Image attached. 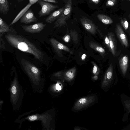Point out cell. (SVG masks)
I'll list each match as a JSON object with an SVG mask.
<instances>
[{
	"instance_id": "obj_3",
	"label": "cell",
	"mask_w": 130,
	"mask_h": 130,
	"mask_svg": "<svg viewBox=\"0 0 130 130\" xmlns=\"http://www.w3.org/2000/svg\"><path fill=\"white\" fill-rule=\"evenodd\" d=\"M38 3L41 7V9L38 13L40 17L48 15L51 12L59 7L57 5L41 0H39Z\"/></svg>"
},
{
	"instance_id": "obj_10",
	"label": "cell",
	"mask_w": 130,
	"mask_h": 130,
	"mask_svg": "<svg viewBox=\"0 0 130 130\" xmlns=\"http://www.w3.org/2000/svg\"><path fill=\"white\" fill-rule=\"evenodd\" d=\"M108 36L109 39L110 51L114 55L115 54L117 48V41L115 35L112 32H109L108 33Z\"/></svg>"
},
{
	"instance_id": "obj_27",
	"label": "cell",
	"mask_w": 130,
	"mask_h": 130,
	"mask_svg": "<svg viewBox=\"0 0 130 130\" xmlns=\"http://www.w3.org/2000/svg\"><path fill=\"white\" fill-rule=\"evenodd\" d=\"M47 2L52 3H58L57 2L56 0H41Z\"/></svg>"
},
{
	"instance_id": "obj_7",
	"label": "cell",
	"mask_w": 130,
	"mask_h": 130,
	"mask_svg": "<svg viewBox=\"0 0 130 130\" xmlns=\"http://www.w3.org/2000/svg\"><path fill=\"white\" fill-rule=\"evenodd\" d=\"M38 20L35 16L33 12L31 9L26 11L20 19L21 23L25 24L36 22Z\"/></svg>"
},
{
	"instance_id": "obj_34",
	"label": "cell",
	"mask_w": 130,
	"mask_h": 130,
	"mask_svg": "<svg viewBox=\"0 0 130 130\" xmlns=\"http://www.w3.org/2000/svg\"><path fill=\"white\" fill-rule=\"evenodd\" d=\"M23 0H17V1L18 2H21Z\"/></svg>"
},
{
	"instance_id": "obj_22",
	"label": "cell",
	"mask_w": 130,
	"mask_h": 130,
	"mask_svg": "<svg viewBox=\"0 0 130 130\" xmlns=\"http://www.w3.org/2000/svg\"><path fill=\"white\" fill-rule=\"evenodd\" d=\"M104 41L105 44L110 51V48L109 44V39L108 36H105Z\"/></svg>"
},
{
	"instance_id": "obj_30",
	"label": "cell",
	"mask_w": 130,
	"mask_h": 130,
	"mask_svg": "<svg viewBox=\"0 0 130 130\" xmlns=\"http://www.w3.org/2000/svg\"><path fill=\"white\" fill-rule=\"evenodd\" d=\"M87 57V55L85 54H83L81 57V59L83 60H85Z\"/></svg>"
},
{
	"instance_id": "obj_35",
	"label": "cell",
	"mask_w": 130,
	"mask_h": 130,
	"mask_svg": "<svg viewBox=\"0 0 130 130\" xmlns=\"http://www.w3.org/2000/svg\"></svg>"
},
{
	"instance_id": "obj_6",
	"label": "cell",
	"mask_w": 130,
	"mask_h": 130,
	"mask_svg": "<svg viewBox=\"0 0 130 130\" xmlns=\"http://www.w3.org/2000/svg\"><path fill=\"white\" fill-rule=\"evenodd\" d=\"M46 24L39 22L29 25H21L22 28L26 32L31 33H36L41 32L45 27Z\"/></svg>"
},
{
	"instance_id": "obj_24",
	"label": "cell",
	"mask_w": 130,
	"mask_h": 130,
	"mask_svg": "<svg viewBox=\"0 0 130 130\" xmlns=\"http://www.w3.org/2000/svg\"><path fill=\"white\" fill-rule=\"evenodd\" d=\"M87 102L86 99L84 98H83L80 99L79 100V102L80 103L83 104Z\"/></svg>"
},
{
	"instance_id": "obj_23",
	"label": "cell",
	"mask_w": 130,
	"mask_h": 130,
	"mask_svg": "<svg viewBox=\"0 0 130 130\" xmlns=\"http://www.w3.org/2000/svg\"><path fill=\"white\" fill-rule=\"evenodd\" d=\"M70 39V36L69 35H66L62 38V39L65 42H69Z\"/></svg>"
},
{
	"instance_id": "obj_28",
	"label": "cell",
	"mask_w": 130,
	"mask_h": 130,
	"mask_svg": "<svg viewBox=\"0 0 130 130\" xmlns=\"http://www.w3.org/2000/svg\"><path fill=\"white\" fill-rule=\"evenodd\" d=\"M56 89L58 90H59L61 89V88L59 84H57L56 85Z\"/></svg>"
},
{
	"instance_id": "obj_2",
	"label": "cell",
	"mask_w": 130,
	"mask_h": 130,
	"mask_svg": "<svg viewBox=\"0 0 130 130\" xmlns=\"http://www.w3.org/2000/svg\"><path fill=\"white\" fill-rule=\"evenodd\" d=\"M72 10V0H69L64 6L63 12L54 23L53 28L61 27L67 25L66 22L70 18Z\"/></svg>"
},
{
	"instance_id": "obj_1",
	"label": "cell",
	"mask_w": 130,
	"mask_h": 130,
	"mask_svg": "<svg viewBox=\"0 0 130 130\" xmlns=\"http://www.w3.org/2000/svg\"><path fill=\"white\" fill-rule=\"evenodd\" d=\"M5 37L7 42L12 46L22 52L32 54L40 61H43L44 54L26 38L21 35L9 33L6 34Z\"/></svg>"
},
{
	"instance_id": "obj_25",
	"label": "cell",
	"mask_w": 130,
	"mask_h": 130,
	"mask_svg": "<svg viewBox=\"0 0 130 130\" xmlns=\"http://www.w3.org/2000/svg\"><path fill=\"white\" fill-rule=\"evenodd\" d=\"M37 118V117L35 115H33L30 116L29 118V119L30 121H34L36 120Z\"/></svg>"
},
{
	"instance_id": "obj_31",
	"label": "cell",
	"mask_w": 130,
	"mask_h": 130,
	"mask_svg": "<svg viewBox=\"0 0 130 130\" xmlns=\"http://www.w3.org/2000/svg\"><path fill=\"white\" fill-rule=\"evenodd\" d=\"M29 1L31 4H33L37 2L39 0H29Z\"/></svg>"
},
{
	"instance_id": "obj_19",
	"label": "cell",
	"mask_w": 130,
	"mask_h": 130,
	"mask_svg": "<svg viewBox=\"0 0 130 130\" xmlns=\"http://www.w3.org/2000/svg\"><path fill=\"white\" fill-rule=\"evenodd\" d=\"M91 63L93 65L92 72L93 74H96L99 73L100 69L97 65L93 61H91Z\"/></svg>"
},
{
	"instance_id": "obj_21",
	"label": "cell",
	"mask_w": 130,
	"mask_h": 130,
	"mask_svg": "<svg viewBox=\"0 0 130 130\" xmlns=\"http://www.w3.org/2000/svg\"><path fill=\"white\" fill-rule=\"evenodd\" d=\"M116 2V0H108L106 4L107 6H112L115 5Z\"/></svg>"
},
{
	"instance_id": "obj_26",
	"label": "cell",
	"mask_w": 130,
	"mask_h": 130,
	"mask_svg": "<svg viewBox=\"0 0 130 130\" xmlns=\"http://www.w3.org/2000/svg\"><path fill=\"white\" fill-rule=\"evenodd\" d=\"M11 91L13 94H15L17 92V89L15 86H13L11 88Z\"/></svg>"
},
{
	"instance_id": "obj_8",
	"label": "cell",
	"mask_w": 130,
	"mask_h": 130,
	"mask_svg": "<svg viewBox=\"0 0 130 130\" xmlns=\"http://www.w3.org/2000/svg\"><path fill=\"white\" fill-rule=\"evenodd\" d=\"M116 32L121 43L125 47L128 45V39L126 35L121 26L119 24L116 26Z\"/></svg>"
},
{
	"instance_id": "obj_14",
	"label": "cell",
	"mask_w": 130,
	"mask_h": 130,
	"mask_svg": "<svg viewBox=\"0 0 130 130\" xmlns=\"http://www.w3.org/2000/svg\"><path fill=\"white\" fill-rule=\"evenodd\" d=\"M9 10L8 0H0V12L4 15L7 14Z\"/></svg>"
},
{
	"instance_id": "obj_12",
	"label": "cell",
	"mask_w": 130,
	"mask_h": 130,
	"mask_svg": "<svg viewBox=\"0 0 130 130\" xmlns=\"http://www.w3.org/2000/svg\"><path fill=\"white\" fill-rule=\"evenodd\" d=\"M89 45L91 48L99 53L102 56H103L104 55L105 53V50L98 44L93 41H91L89 43Z\"/></svg>"
},
{
	"instance_id": "obj_20",
	"label": "cell",
	"mask_w": 130,
	"mask_h": 130,
	"mask_svg": "<svg viewBox=\"0 0 130 130\" xmlns=\"http://www.w3.org/2000/svg\"><path fill=\"white\" fill-rule=\"evenodd\" d=\"M121 23L124 28L127 30L128 27V23L125 18L122 19L121 21Z\"/></svg>"
},
{
	"instance_id": "obj_13",
	"label": "cell",
	"mask_w": 130,
	"mask_h": 130,
	"mask_svg": "<svg viewBox=\"0 0 130 130\" xmlns=\"http://www.w3.org/2000/svg\"><path fill=\"white\" fill-rule=\"evenodd\" d=\"M10 26L1 17L0 18V34H3L5 32H12V29Z\"/></svg>"
},
{
	"instance_id": "obj_15",
	"label": "cell",
	"mask_w": 130,
	"mask_h": 130,
	"mask_svg": "<svg viewBox=\"0 0 130 130\" xmlns=\"http://www.w3.org/2000/svg\"><path fill=\"white\" fill-rule=\"evenodd\" d=\"M98 19L103 23L110 24L113 22L112 20L108 16L103 14H99L97 16Z\"/></svg>"
},
{
	"instance_id": "obj_18",
	"label": "cell",
	"mask_w": 130,
	"mask_h": 130,
	"mask_svg": "<svg viewBox=\"0 0 130 130\" xmlns=\"http://www.w3.org/2000/svg\"><path fill=\"white\" fill-rule=\"evenodd\" d=\"M112 73L113 66L112 63H111L106 71L105 75L106 77L108 79H110L112 76Z\"/></svg>"
},
{
	"instance_id": "obj_17",
	"label": "cell",
	"mask_w": 130,
	"mask_h": 130,
	"mask_svg": "<svg viewBox=\"0 0 130 130\" xmlns=\"http://www.w3.org/2000/svg\"><path fill=\"white\" fill-rule=\"evenodd\" d=\"M76 70L75 67L68 70L66 72L65 76L70 79H73L74 77Z\"/></svg>"
},
{
	"instance_id": "obj_5",
	"label": "cell",
	"mask_w": 130,
	"mask_h": 130,
	"mask_svg": "<svg viewBox=\"0 0 130 130\" xmlns=\"http://www.w3.org/2000/svg\"><path fill=\"white\" fill-rule=\"evenodd\" d=\"M79 19L82 24L87 31L93 35L96 34L97 27L91 20L84 16H82Z\"/></svg>"
},
{
	"instance_id": "obj_4",
	"label": "cell",
	"mask_w": 130,
	"mask_h": 130,
	"mask_svg": "<svg viewBox=\"0 0 130 130\" xmlns=\"http://www.w3.org/2000/svg\"><path fill=\"white\" fill-rule=\"evenodd\" d=\"M50 42L55 51L59 57H63L62 50L69 52L71 54L72 53V52L68 47L60 43L55 39L52 38L50 40Z\"/></svg>"
},
{
	"instance_id": "obj_32",
	"label": "cell",
	"mask_w": 130,
	"mask_h": 130,
	"mask_svg": "<svg viewBox=\"0 0 130 130\" xmlns=\"http://www.w3.org/2000/svg\"><path fill=\"white\" fill-rule=\"evenodd\" d=\"M94 78L95 80H96L98 78V77L97 76L95 75L94 76Z\"/></svg>"
},
{
	"instance_id": "obj_16",
	"label": "cell",
	"mask_w": 130,
	"mask_h": 130,
	"mask_svg": "<svg viewBox=\"0 0 130 130\" xmlns=\"http://www.w3.org/2000/svg\"><path fill=\"white\" fill-rule=\"evenodd\" d=\"M70 34L73 42L77 44L78 41V36L77 32L75 30L71 29L70 31Z\"/></svg>"
},
{
	"instance_id": "obj_33",
	"label": "cell",
	"mask_w": 130,
	"mask_h": 130,
	"mask_svg": "<svg viewBox=\"0 0 130 130\" xmlns=\"http://www.w3.org/2000/svg\"><path fill=\"white\" fill-rule=\"evenodd\" d=\"M63 2H64L65 3H67L69 1V0H62Z\"/></svg>"
},
{
	"instance_id": "obj_11",
	"label": "cell",
	"mask_w": 130,
	"mask_h": 130,
	"mask_svg": "<svg viewBox=\"0 0 130 130\" xmlns=\"http://www.w3.org/2000/svg\"><path fill=\"white\" fill-rule=\"evenodd\" d=\"M128 57L127 55L122 57L119 60V63L122 73L124 75L126 74L128 64Z\"/></svg>"
},
{
	"instance_id": "obj_29",
	"label": "cell",
	"mask_w": 130,
	"mask_h": 130,
	"mask_svg": "<svg viewBox=\"0 0 130 130\" xmlns=\"http://www.w3.org/2000/svg\"><path fill=\"white\" fill-rule=\"evenodd\" d=\"M91 2L96 4H98L100 2V0H90Z\"/></svg>"
},
{
	"instance_id": "obj_9",
	"label": "cell",
	"mask_w": 130,
	"mask_h": 130,
	"mask_svg": "<svg viewBox=\"0 0 130 130\" xmlns=\"http://www.w3.org/2000/svg\"><path fill=\"white\" fill-rule=\"evenodd\" d=\"M64 8V6L52 12L45 18V21L46 22L49 23H51L57 20L63 12Z\"/></svg>"
}]
</instances>
